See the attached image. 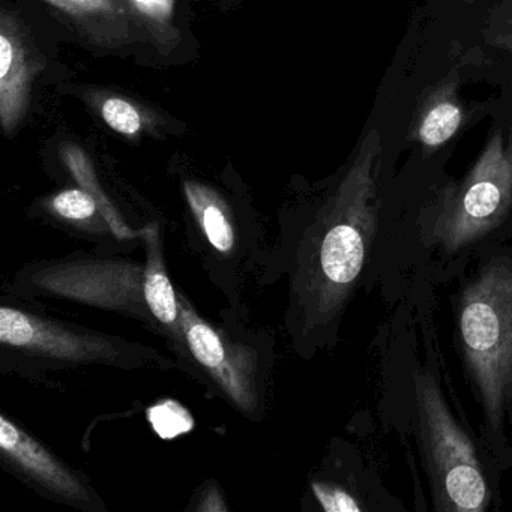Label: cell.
Instances as JSON below:
<instances>
[{"mask_svg":"<svg viewBox=\"0 0 512 512\" xmlns=\"http://www.w3.org/2000/svg\"><path fill=\"white\" fill-rule=\"evenodd\" d=\"M382 134L370 128L337 190L320 212L304 292L308 323L325 325L355 289L379 229Z\"/></svg>","mask_w":512,"mask_h":512,"instance_id":"obj_1","label":"cell"},{"mask_svg":"<svg viewBox=\"0 0 512 512\" xmlns=\"http://www.w3.org/2000/svg\"><path fill=\"white\" fill-rule=\"evenodd\" d=\"M458 335L485 424L499 433L512 403L511 260H493L464 287L458 304Z\"/></svg>","mask_w":512,"mask_h":512,"instance_id":"obj_2","label":"cell"},{"mask_svg":"<svg viewBox=\"0 0 512 512\" xmlns=\"http://www.w3.org/2000/svg\"><path fill=\"white\" fill-rule=\"evenodd\" d=\"M416 436L439 512H484L490 487L469 434L452 415L436 377L415 376Z\"/></svg>","mask_w":512,"mask_h":512,"instance_id":"obj_3","label":"cell"},{"mask_svg":"<svg viewBox=\"0 0 512 512\" xmlns=\"http://www.w3.org/2000/svg\"><path fill=\"white\" fill-rule=\"evenodd\" d=\"M512 209V133L496 130L463 181L443 191L431 239L457 253L490 235Z\"/></svg>","mask_w":512,"mask_h":512,"instance_id":"obj_4","label":"cell"},{"mask_svg":"<svg viewBox=\"0 0 512 512\" xmlns=\"http://www.w3.org/2000/svg\"><path fill=\"white\" fill-rule=\"evenodd\" d=\"M145 266L124 259L70 257L41 263L19 277L20 286L44 298L65 299L100 310L149 319L143 293Z\"/></svg>","mask_w":512,"mask_h":512,"instance_id":"obj_5","label":"cell"},{"mask_svg":"<svg viewBox=\"0 0 512 512\" xmlns=\"http://www.w3.org/2000/svg\"><path fill=\"white\" fill-rule=\"evenodd\" d=\"M0 343L17 355L56 367L80 365H116L131 367L155 356L148 347H133L130 343L65 325L53 319L19 310L0 307Z\"/></svg>","mask_w":512,"mask_h":512,"instance_id":"obj_6","label":"cell"},{"mask_svg":"<svg viewBox=\"0 0 512 512\" xmlns=\"http://www.w3.org/2000/svg\"><path fill=\"white\" fill-rule=\"evenodd\" d=\"M181 302L182 340L194 361L205 368L221 392L245 413L259 404V367L250 347L233 343L227 335L203 320L184 298Z\"/></svg>","mask_w":512,"mask_h":512,"instance_id":"obj_7","label":"cell"},{"mask_svg":"<svg viewBox=\"0 0 512 512\" xmlns=\"http://www.w3.org/2000/svg\"><path fill=\"white\" fill-rule=\"evenodd\" d=\"M0 451L4 461L56 499L79 508H97L98 497L91 487L5 415L0 416Z\"/></svg>","mask_w":512,"mask_h":512,"instance_id":"obj_8","label":"cell"},{"mask_svg":"<svg viewBox=\"0 0 512 512\" xmlns=\"http://www.w3.org/2000/svg\"><path fill=\"white\" fill-rule=\"evenodd\" d=\"M46 67L19 17L0 16V122L7 136L23 124L31 104L32 85Z\"/></svg>","mask_w":512,"mask_h":512,"instance_id":"obj_9","label":"cell"},{"mask_svg":"<svg viewBox=\"0 0 512 512\" xmlns=\"http://www.w3.org/2000/svg\"><path fill=\"white\" fill-rule=\"evenodd\" d=\"M89 46L118 50L136 38V17L122 0H43Z\"/></svg>","mask_w":512,"mask_h":512,"instance_id":"obj_10","label":"cell"},{"mask_svg":"<svg viewBox=\"0 0 512 512\" xmlns=\"http://www.w3.org/2000/svg\"><path fill=\"white\" fill-rule=\"evenodd\" d=\"M463 124L464 109L458 97V77L452 74L428 88L419 98L410 127V139L415 140L425 154H430L451 142Z\"/></svg>","mask_w":512,"mask_h":512,"instance_id":"obj_11","label":"cell"},{"mask_svg":"<svg viewBox=\"0 0 512 512\" xmlns=\"http://www.w3.org/2000/svg\"><path fill=\"white\" fill-rule=\"evenodd\" d=\"M143 293L152 319L170 329L176 338H182L181 302L167 275L155 232L148 235V260L143 277Z\"/></svg>","mask_w":512,"mask_h":512,"instance_id":"obj_12","label":"cell"},{"mask_svg":"<svg viewBox=\"0 0 512 512\" xmlns=\"http://www.w3.org/2000/svg\"><path fill=\"white\" fill-rule=\"evenodd\" d=\"M184 193L209 244L220 253H230L235 245V226L230 218L229 206L220 194L196 181L185 182Z\"/></svg>","mask_w":512,"mask_h":512,"instance_id":"obj_13","label":"cell"},{"mask_svg":"<svg viewBox=\"0 0 512 512\" xmlns=\"http://www.w3.org/2000/svg\"><path fill=\"white\" fill-rule=\"evenodd\" d=\"M98 112L113 131L128 139H137L155 124V116L148 115L142 107L119 95L101 97Z\"/></svg>","mask_w":512,"mask_h":512,"instance_id":"obj_14","label":"cell"},{"mask_svg":"<svg viewBox=\"0 0 512 512\" xmlns=\"http://www.w3.org/2000/svg\"><path fill=\"white\" fill-rule=\"evenodd\" d=\"M148 419L155 433L164 440H172L193 430V416L178 401L167 400L148 410Z\"/></svg>","mask_w":512,"mask_h":512,"instance_id":"obj_15","label":"cell"},{"mask_svg":"<svg viewBox=\"0 0 512 512\" xmlns=\"http://www.w3.org/2000/svg\"><path fill=\"white\" fill-rule=\"evenodd\" d=\"M53 212L70 221H86L100 212L97 199L85 188H70L61 191L50 202Z\"/></svg>","mask_w":512,"mask_h":512,"instance_id":"obj_16","label":"cell"},{"mask_svg":"<svg viewBox=\"0 0 512 512\" xmlns=\"http://www.w3.org/2000/svg\"><path fill=\"white\" fill-rule=\"evenodd\" d=\"M313 493L326 512H359L365 506L343 485L334 482H313Z\"/></svg>","mask_w":512,"mask_h":512,"instance_id":"obj_17","label":"cell"},{"mask_svg":"<svg viewBox=\"0 0 512 512\" xmlns=\"http://www.w3.org/2000/svg\"><path fill=\"white\" fill-rule=\"evenodd\" d=\"M128 7L148 26L152 34L166 31L172 19L173 0H127Z\"/></svg>","mask_w":512,"mask_h":512,"instance_id":"obj_18","label":"cell"},{"mask_svg":"<svg viewBox=\"0 0 512 512\" xmlns=\"http://www.w3.org/2000/svg\"><path fill=\"white\" fill-rule=\"evenodd\" d=\"M200 511H227L220 493L217 490L208 491L203 494L202 505L199 506Z\"/></svg>","mask_w":512,"mask_h":512,"instance_id":"obj_19","label":"cell"},{"mask_svg":"<svg viewBox=\"0 0 512 512\" xmlns=\"http://www.w3.org/2000/svg\"><path fill=\"white\" fill-rule=\"evenodd\" d=\"M490 44H493L497 49L505 50V52L511 53L512 55V23L505 31L497 32L493 37L490 38Z\"/></svg>","mask_w":512,"mask_h":512,"instance_id":"obj_20","label":"cell"},{"mask_svg":"<svg viewBox=\"0 0 512 512\" xmlns=\"http://www.w3.org/2000/svg\"><path fill=\"white\" fill-rule=\"evenodd\" d=\"M509 4H511V7H512V0H509ZM509 23H512V17H511V22Z\"/></svg>","mask_w":512,"mask_h":512,"instance_id":"obj_21","label":"cell"}]
</instances>
